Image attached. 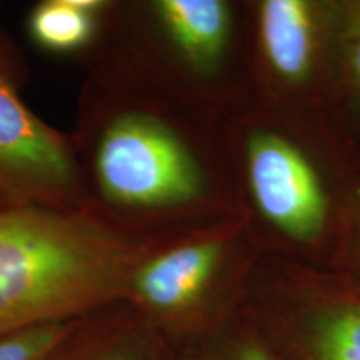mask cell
<instances>
[{"mask_svg":"<svg viewBox=\"0 0 360 360\" xmlns=\"http://www.w3.org/2000/svg\"><path fill=\"white\" fill-rule=\"evenodd\" d=\"M249 180L259 209L287 236L312 238L326 220L321 180L300 150L274 134H259L247 150Z\"/></svg>","mask_w":360,"mask_h":360,"instance_id":"obj_4","label":"cell"},{"mask_svg":"<svg viewBox=\"0 0 360 360\" xmlns=\"http://www.w3.org/2000/svg\"><path fill=\"white\" fill-rule=\"evenodd\" d=\"M75 184L62 141L0 75V186L37 200H57Z\"/></svg>","mask_w":360,"mask_h":360,"instance_id":"obj_3","label":"cell"},{"mask_svg":"<svg viewBox=\"0 0 360 360\" xmlns=\"http://www.w3.org/2000/svg\"><path fill=\"white\" fill-rule=\"evenodd\" d=\"M260 40L272 69L287 80L307 77L314 57V19L302 0H267L260 7Z\"/></svg>","mask_w":360,"mask_h":360,"instance_id":"obj_6","label":"cell"},{"mask_svg":"<svg viewBox=\"0 0 360 360\" xmlns=\"http://www.w3.org/2000/svg\"><path fill=\"white\" fill-rule=\"evenodd\" d=\"M175 45L197 67H210L222 53L231 15L220 0H160L157 4Z\"/></svg>","mask_w":360,"mask_h":360,"instance_id":"obj_7","label":"cell"},{"mask_svg":"<svg viewBox=\"0 0 360 360\" xmlns=\"http://www.w3.org/2000/svg\"><path fill=\"white\" fill-rule=\"evenodd\" d=\"M314 360H360V304H344L319 315L310 330Z\"/></svg>","mask_w":360,"mask_h":360,"instance_id":"obj_10","label":"cell"},{"mask_svg":"<svg viewBox=\"0 0 360 360\" xmlns=\"http://www.w3.org/2000/svg\"><path fill=\"white\" fill-rule=\"evenodd\" d=\"M49 360H143L127 335L107 319L85 317Z\"/></svg>","mask_w":360,"mask_h":360,"instance_id":"obj_9","label":"cell"},{"mask_svg":"<svg viewBox=\"0 0 360 360\" xmlns=\"http://www.w3.org/2000/svg\"><path fill=\"white\" fill-rule=\"evenodd\" d=\"M134 250L77 215L0 210V335L101 312L127 294Z\"/></svg>","mask_w":360,"mask_h":360,"instance_id":"obj_1","label":"cell"},{"mask_svg":"<svg viewBox=\"0 0 360 360\" xmlns=\"http://www.w3.org/2000/svg\"><path fill=\"white\" fill-rule=\"evenodd\" d=\"M97 175L105 195L125 205L182 204L202 192L191 152L159 120L139 114L119 117L102 135Z\"/></svg>","mask_w":360,"mask_h":360,"instance_id":"obj_2","label":"cell"},{"mask_svg":"<svg viewBox=\"0 0 360 360\" xmlns=\"http://www.w3.org/2000/svg\"><path fill=\"white\" fill-rule=\"evenodd\" d=\"M344 39L350 69H352L354 79L360 89V2L349 7L347 17H345Z\"/></svg>","mask_w":360,"mask_h":360,"instance_id":"obj_12","label":"cell"},{"mask_svg":"<svg viewBox=\"0 0 360 360\" xmlns=\"http://www.w3.org/2000/svg\"><path fill=\"white\" fill-rule=\"evenodd\" d=\"M30 30L45 49L75 51L92 37L94 12L77 7L74 0H49L34 11Z\"/></svg>","mask_w":360,"mask_h":360,"instance_id":"obj_8","label":"cell"},{"mask_svg":"<svg viewBox=\"0 0 360 360\" xmlns=\"http://www.w3.org/2000/svg\"><path fill=\"white\" fill-rule=\"evenodd\" d=\"M220 255L222 245L212 240L169 250L139 265L130 277L127 292L155 314H182L204 294Z\"/></svg>","mask_w":360,"mask_h":360,"instance_id":"obj_5","label":"cell"},{"mask_svg":"<svg viewBox=\"0 0 360 360\" xmlns=\"http://www.w3.org/2000/svg\"><path fill=\"white\" fill-rule=\"evenodd\" d=\"M236 360H270V359L267 357V354L262 352V350L250 347V349L244 350V352L238 355Z\"/></svg>","mask_w":360,"mask_h":360,"instance_id":"obj_13","label":"cell"},{"mask_svg":"<svg viewBox=\"0 0 360 360\" xmlns=\"http://www.w3.org/2000/svg\"><path fill=\"white\" fill-rule=\"evenodd\" d=\"M80 321L45 323L0 335V360H49Z\"/></svg>","mask_w":360,"mask_h":360,"instance_id":"obj_11","label":"cell"}]
</instances>
